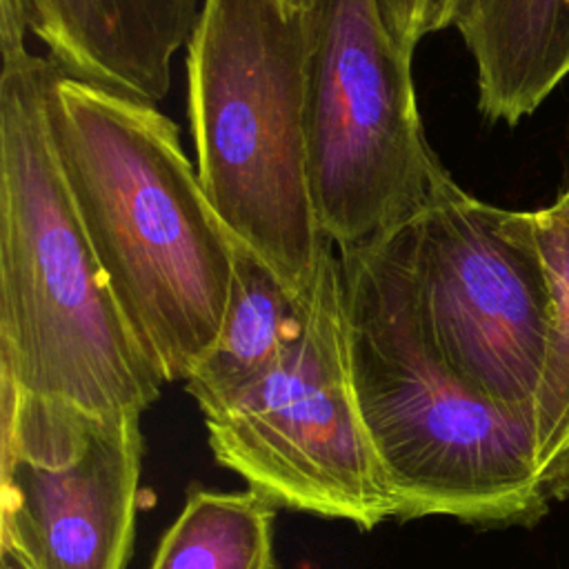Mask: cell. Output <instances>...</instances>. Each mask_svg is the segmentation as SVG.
I'll use <instances>...</instances> for the list:
<instances>
[{
	"instance_id": "cell-1",
	"label": "cell",
	"mask_w": 569,
	"mask_h": 569,
	"mask_svg": "<svg viewBox=\"0 0 569 569\" xmlns=\"http://www.w3.org/2000/svg\"><path fill=\"white\" fill-rule=\"evenodd\" d=\"M47 120L116 302L164 382H184L220 333L233 238L176 122L153 102L62 76L56 67Z\"/></svg>"
},
{
	"instance_id": "cell-2",
	"label": "cell",
	"mask_w": 569,
	"mask_h": 569,
	"mask_svg": "<svg viewBox=\"0 0 569 569\" xmlns=\"http://www.w3.org/2000/svg\"><path fill=\"white\" fill-rule=\"evenodd\" d=\"M0 389L142 416L167 385L84 233L47 120L53 64L0 42Z\"/></svg>"
},
{
	"instance_id": "cell-3",
	"label": "cell",
	"mask_w": 569,
	"mask_h": 569,
	"mask_svg": "<svg viewBox=\"0 0 569 569\" xmlns=\"http://www.w3.org/2000/svg\"><path fill=\"white\" fill-rule=\"evenodd\" d=\"M358 409L398 520L447 516L531 527L551 496L529 422L473 393L431 347L416 264V220L376 244L338 251Z\"/></svg>"
},
{
	"instance_id": "cell-4",
	"label": "cell",
	"mask_w": 569,
	"mask_h": 569,
	"mask_svg": "<svg viewBox=\"0 0 569 569\" xmlns=\"http://www.w3.org/2000/svg\"><path fill=\"white\" fill-rule=\"evenodd\" d=\"M305 62V13L291 0H204L187 42L200 184L231 238L296 293L333 247L309 189Z\"/></svg>"
},
{
	"instance_id": "cell-5",
	"label": "cell",
	"mask_w": 569,
	"mask_h": 569,
	"mask_svg": "<svg viewBox=\"0 0 569 569\" xmlns=\"http://www.w3.org/2000/svg\"><path fill=\"white\" fill-rule=\"evenodd\" d=\"M305 142L316 218L336 251L380 242L453 182L416 102L413 56L376 0H305Z\"/></svg>"
},
{
	"instance_id": "cell-6",
	"label": "cell",
	"mask_w": 569,
	"mask_h": 569,
	"mask_svg": "<svg viewBox=\"0 0 569 569\" xmlns=\"http://www.w3.org/2000/svg\"><path fill=\"white\" fill-rule=\"evenodd\" d=\"M202 418L218 465L273 507L362 531L398 520L358 409L336 247L300 293L296 331L276 365Z\"/></svg>"
},
{
	"instance_id": "cell-7",
	"label": "cell",
	"mask_w": 569,
	"mask_h": 569,
	"mask_svg": "<svg viewBox=\"0 0 569 569\" xmlns=\"http://www.w3.org/2000/svg\"><path fill=\"white\" fill-rule=\"evenodd\" d=\"M420 313L447 369L529 422L549 340V284L529 211L482 202L458 182L416 220Z\"/></svg>"
},
{
	"instance_id": "cell-8",
	"label": "cell",
	"mask_w": 569,
	"mask_h": 569,
	"mask_svg": "<svg viewBox=\"0 0 569 569\" xmlns=\"http://www.w3.org/2000/svg\"><path fill=\"white\" fill-rule=\"evenodd\" d=\"M0 545L27 569H124L142 416H93L0 389Z\"/></svg>"
},
{
	"instance_id": "cell-9",
	"label": "cell",
	"mask_w": 569,
	"mask_h": 569,
	"mask_svg": "<svg viewBox=\"0 0 569 569\" xmlns=\"http://www.w3.org/2000/svg\"><path fill=\"white\" fill-rule=\"evenodd\" d=\"M204 0H0V16L24 24L51 64L158 104L171 60L200 20Z\"/></svg>"
},
{
	"instance_id": "cell-10",
	"label": "cell",
	"mask_w": 569,
	"mask_h": 569,
	"mask_svg": "<svg viewBox=\"0 0 569 569\" xmlns=\"http://www.w3.org/2000/svg\"><path fill=\"white\" fill-rule=\"evenodd\" d=\"M453 27L489 122L518 124L569 76V0H465Z\"/></svg>"
},
{
	"instance_id": "cell-11",
	"label": "cell",
	"mask_w": 569,
	"mask_h": 569,
	"mask_svg": "<svg viewBox=\"0 0 569 569\" xmlns=\"http://www.w3.org/2000/svg\"><path fill=\"white\" fill-rule=\"evenodd\" d=\"M300 293L233 238V278L220 333L184 380L202 416L227 407L276 365L296 331Z\"/></svg>"
},
{
	"instance_id": "cell-12",
	"label": "cell",
	"mask_w": 569,
	"mask_h": 569,
	"mask_svg": "<svg viewBox=\"0 0 569 569\" xmlns=\"http://www.w3.org/2000/svg\"><path fill=\"white\" fill-rule=\"evenodd\" d=\"M549 284V340L529 429L538 473L551 500L569 498V180L558 198L529 211Z\"/></svg>"
},
{
	"instance_id": "cell-13",
	"label": "cell",
	"mask_w": 569,
	"mask_h": 569,
	"mask_svg": "<svg viewBox=\"0 0 569 569\" xmlns=\"http://www.w3.org/2000/svg\"><path fill=\"white\" fill-rule=\"evenodd\" d=\"M276 509L251 489L189 493L149 569H273Z\"/></svg>"
},
{
	"instance_id": "cell-14",
	"label": "cell",
	"mask_w": 569,
	"mask_h": 569,
	"mask_svg": "<svg viewBox=\"0 0 569 569\" xmlns=\"http://www.w3.org/2000/svg\"><path fill=\"white\" fill-rule=\"evenodd\" d=\"M380 16L398 42L413 56L422 38L451 27V0H376Z\"/></svg>"
},
{
	"instance_id": "cell-15",
	"label": "cell",
	"mask_w": 569,
	"mask_h": 569,
	"mask_svg": "<svg viewBox=\"0 0 569 569\" xmlns=\"http://www.w3.org/2000/svg\"><path fill=\"white\" fill-rule=\"evenodd\" d=\"M0 569H27V565L16 551L0 545Z\"/></svg>"
},
{
	"instance_id": "cell-16",
	"label": "cell",
	"mask_w": 569,
	"mask_h": 569,
	"mask_svg": "<svg viewBox=\"0 0 569 569\" xmlns=\"http://www.w3.org/2000/svg\"><path fill=\"white\" fill-rule=\"evenodd\" d=\"M462 4H465V0H451V27H453V20H456L458 11L462 9Z\"/></svg>"
},
{
	"instance_id": "cell-17",
	"label": "cell",
	"mask_w": 569,
	"mask_h": 569,
	"mask_svg": "<svg viewBox=\"0 0 569 569\" xmlns=\"http://www.w3.org/2000/svg\"><path fill=\"white\" fill-rule=\"evenodd\" d=\"M291 2H293V4H302L305 0H291Z\"/></svg>"
}]
</instances>
